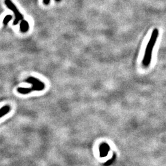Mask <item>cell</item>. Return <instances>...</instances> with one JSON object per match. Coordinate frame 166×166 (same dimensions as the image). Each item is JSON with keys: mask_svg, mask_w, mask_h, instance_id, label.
I'll use <instances>...</instances> for the list:
<instances>
[{"mask_svg": "<svg viewBox=\"0 0 166 166\" xmlns=\"http://www.w3.org/2000/svg\"><path fill=\"white\" fill-rule=\"evenodd\" d=\"M159 33V32L158 28H154L151 33L150 39H149L147 48H146L143 59L142 60V64L145 67H148L150 65L151 59H152L153 50L156 43L157 39L158 38Z\"/></svg>", "mask_w": 166, "mask_h": 166, "instance_id": "obj_1", "label": "cell"}, {"mask_svg": "<svg viewBox=\"0 0 166 166\" xmlns=\"http://www.w3.org/2000/svg\"><path fill=\"white\" fill-rule=\"evenodd\" d=\"M4 3L10 10L13 11L14 15H15V19H14L13 22V25H17L20 21L23 20V15L19 11V10H18L15 5L11 0H5Z\"/></svg>", "mask_w": 166, "mask_h": 166, "instance_id": "obj_2", "label": "cell"}, {"mask_svg": "<svg viewBox=\"0 0 166 166\" xmlns=\"http://www.w3.org/2000/svg\"><path fill=\"white\" fill-rule=\"evenodd\" d=\"M29 23L27 20H22L20 23V30L22 33H26L29 30Z\"/></svg>", "mask_w": 166, "mask_h": 166, "instance_id": "obj_3", "label": "cell"}, {"mask_svg": "<svg viewBox=\"0 0 166 166\" xmlns=\"http://www.w3.org/2000/svg\"><path fill=\"white\" fill-rule=\"evenodd\" d=\"M12 19V16L11 15H6V17L4 18V19H3V25H8V23H9V22L10 20H11Z\"/></svg>", "mask_w": 166, "mask_h": 166, "instance_id": "obj_4", "label": "cell"}, {"mask_svg": "<svg viewBox=\"0 0 166 166\" xmlns=\"http://www.w3.org/2000/svg\"><path fill=\"white\" fill-rule=\"evenodd\" d=\"M43 3L46 5H48L50 3V0H43Z\"/></svg>", "mask_w": 166, "mask_h": 166, "instance_id": "obj_5", "label": "cell"}, {"mask_svg": "<svg viewBox=\"0 0 166 166\" xmlns=\"http://www.w3.org/2000/svg\"><path fill=\"white\" fill-rule=\"evenodd\" d=\"M55 1H57V2H59V1H61V0H55Z\"/></svg>", "mask_w": 166, "mask_h": 166, "instance_id": "obj_6", "label": "cell"}]
</instances>
